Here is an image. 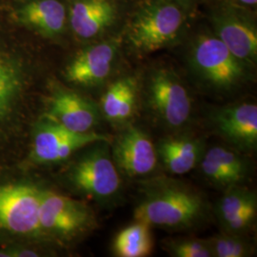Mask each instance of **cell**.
<instances>
[{
    "instance_id": "cell-9",
    "label": "cell",
    "mask_w": 257,
    "mask_h": 257,
    "mask_svg": "<svg viewBox=\"0 0 257 257\" xmlns=\"http://www.w3.org/2000/svg\"><path fill=\"white\" fill-rule=\"evenodd\" d=\"M113 162L121 175L144 177L156 170L158 156L156 145L141 128L128 126L110 144Z\"/></svg>"
},
{
    "instance_id": "cell-15",
    "label": "cell",
    "mask_w": 257,
    "mask_h": 257,
    "mask_svg": "<svg viewBox=\"0 0 257 257\" xmlns=\"http://www.w3.org/2000/svg\"><path fill=\"white\" fill-rule=\"evenodd\" d=\"M48 119L74 133L93 132L99 120L97 107L76 92L58 90L50 101Z\"/></svg>"
},
{
    "instance_id": "cell-12",
    "label": "cell",
    "mask_w": 257,
    "mask_h": 257,
    "mask_svg": "<svg viewBox=\"0 0 257 257\" xmlns=\"http://www.w3.org/2000/svg\"><path fill=\"white\" fill-rule=\"evenodd\" d=\"M216 134L241 152H251L257 145V106L237 103L223 107L211 114Z\"/></svg>"
},
{
    "instance_id": "cell-5",
    "label": "cell",
    "mask_w": 257,
    "mask_h": 257,
    "mask_svg": "<svg viewBox=\"0 0 257 257\" xmlns=\"http://www.w3.org/2000/svg\"><path fill=\"white\" fill-rule=\"evenodd\" d=\"M146 99L153 114L168 128H181L191 118L190 93L178 75L169 68H158L150 73Z\"/></svg>"
},
{
    "instance_id": "cell-27",
    "label": "cell",
    "mask_w": 257,
    "mask_h": 257,
    "mask_svg": "<svg viewBox=\"0 0 257 257\" xmlns=\"http://www.w3.org/2000/svg\"><path fill=\"white\" fill-rule=\"evenodd\" d=\"M7 256H12V255L10 254V252H3V251H0V257Z\"/></svg>"
},
{
    "instance_id": "cell-20",
    "label": "cell",
    "mask_w": 257,
    "mask_h": 257,
    "mask_svg": "<svg viewBox=\"0 0 257 257\" xmlns=\"http://www.w3.org/2000/svg\"><path fill=\"white\" fill-rule=\"evenodd\" d=\"M22 87L23 73L20 65L0 51V123L16 105Z\"/></svg>"
},
{
    "instance_id": "cell-6",
    "label": "cell",
    "mask_w": 257,
    "mask_h": 257,
    "mask_svg": "<svg viewBox=\"0 0 257 257\" xmlns=\"http://www.w3.org/2000/svg\"><path fill=\"white\" fill-rule=\"evenodd\" d=\"M96 219L86 204L62 194L42 191L39 210L41 233L71 241L94 230Z\"/></svg>"
},
{
    "instance_id": "cell-18",
    "label": "cell",
    "mask_w": 257,
    "mask_h": 257,
    "mask_svg": "<svg viewBox=\"0 0 257 257\" xmlns=\"http://www.w3.org/2000/svg\"><path fill=\"white\" fill-rule=\"evenodd\" d=\"M138 83L135 76H123L107 88L101 98L103 116L114 124L132 119L137 109Z\"/></svg>"
},
{
    "instance_id": "cell-16",
    "label": "cell",
    "mask_w": 257,
    "mask_h": 257,
    "mask_svg": "<svg viewBox=\"0 0 257 257\" xmlns=\"http://www.w3.org/2000/svg\"><path fill=\"white\" fill-rule=\"evenodd\" d=\"M156 147L158 159L170 174L175 175L191 172L200 162L205 152L202 140L188 135L163 138Z\"/></svg>"
},
{
    "instance_id": "cell-1",
    "label": "cell",
    "mask_w": 257,
    "mask_h": 257,
    "mask_svg": "<svg viewBox=\"0 0 257 257\" xmlns=\"http://www.w3.org/2000/svg\"><path fill=\"white\" fill-rule=\"evenodd\" d=\"M135 209V220L152 227L186 230L206 217L208 204L193 187L171 178L144 181Z\"/></svg>"
},
{
    "instance_id": "cell-10",
    "label": "cell",
    "mask_w": 257,
    "mask_h": 257,
    "mask_svg": "<svg viewBox=\"0 0 257 257\" xmlns=\"http://www.w3.org/2000/svg\"><path fill=\"white\" fill-rule=\"evenodd\" d=\"M121 39L99 41L79 52L65 68V77L81 87H95L110 76L119 55Z\"/></svg>"
},
{
    "instance_id": "cell-8",
    "label": "cell",
    "mask_w": 257,
    "mask_h": 257,
    "mask_svg": "<svg viewBox=\"0 0 257 257\" xmlns=\"http://www.w3.org/2000/svg\"><path fill=\"white\" fill-rule=\"evenodd\" d=\"M42 190L31 185L0 186V229L16 234L41 232L39 210Z\"/></svg>"
},
{
    "instance_id": "cell-11",
    "label": "cell",
    "mask_w": 257,
    "mask_h": 257,
    "mask_svg": "<svg viewBox=\"0 0 257 257\" xmlns=\"http://www.w3.org/2000/svg\"><path fill=\"white\" fill-rule=\"evenodd\" d=\"M109 138L96 132L74 133L48 119L36 133L32 156L38 163H55L69 158L92 143L110 140Z\"/></svg>"
},
{
    "instance_id": "cell-25",
    "label": "cell",
    "mask_w": 257,
    "mask_h": 257,
    "mask_svg": "<svg viewBox=\"0 0 257 257\" xmlns=\"http://www.w3.org/2000/svg\"><path fill=\"white\" fill-rule=\"evenodd\" d=\"M169 1L175 2V3H177V4L181 5L184 8H187L190 4L193 3V0H169Z\"/></svg>"
},
{
    "instance_id": "cell-13",
    "label": "cell",
    "mask_w": 257,
    "mask_h": 257,
    "mask_svg": "<svg viewBox=\"0 0 257 257\" xmlns=\"http://www.w3.org/2000/svg\"><path fill=\"white\" fill-rule=\"evenodd\" d=\"M199 163L204 177L224 190L241 185L250 173V165L245 156L235 149L223 146H213L204 152Z\"/></svg>"
},
{
    "instance_id": "cell-17",
    "label": "cell",
    "mask_w": 257,
    "mask_h": 257,
    "mask_svg": "<svg viewBox=\"0 0 257 257\" xmlns=\"http://www.w3.org/2000/svg\"><path fill=\"white\" fill-rule=\"evenodd\" d=\"M19 19L43 37H55L64 32L68 14L59 0H31L19 10Z\"/></svg>"
},
{
    "instance_id": "cell-26",
    "label": "cell",
    "mask_w": 257,
    "mask_h": 257,
    "mask_svg": "<svg viewBox=\"0 0 257 257\" xmlns=\"http://www.w3.org/2000/svg\"><path fill=\"white\" fill-rule=\"evenodd\" d=\"M236 1L245 6H254L257 3V0H236Z\"/></svg>"
},
{
    "instance_id": "cell-21",
    "label": "cell",
    "mask_w": 257,
    "mask_h": 257,
    "mask_svg": "<svg viewBox=\"0 0 257 257\" xmlns=\"http://www.w3.org/2000/svg\"><path fill=\"white\" fill-rule=\"evenodd\" d=\"M257 206L256 193L241 185L225 190L215 207V215L224 230L239 213Z\"/></svg>"
},
{
    "instance_id": "cell-22",
    "label": "cell",
    "mask_w": 257,
    "mask_h": 257,
    "mask_svg": "<svg viewBox=\"0 0 257 257\" xmlns=\"http://www.w3.org/2000/svg\"><path fill=\"white\" fill-rule=\"evenodd\" d=\"M205 240L212 256L248 257L253 254V246L239 234L223 230Z\"/></svg>"
},
{
    "instance_id": "cell-2",
    "label": "cell",
    "mask_w": 257,
    "mask_h": 257,
    "mask_svg": "<svg viewBox=\"0 0 257 257\" xmlns=\"http://www.w3.org/2000/svg\"><path fill=\"white\" fill-rule=\"evenodd\" d=\"M186 8L169 0H148L128 20L125 30L128 46L138 55H148L172 45L183 32Z\"/></svg>"
},
{
    "instance_id": "cell-24",
    "label": "cell",
    "mask_w": 257,
    "mask_h": 257,
    "mask_svg": "<svg viewBox=\"0 0 257 257\" xmlns=\"http://www.w3.org/2000/svg\"><path fill=\"white\" fill-rule=\"evenodd\" d=\"M37 252L33 251V250H28V249H23L19 251H15L13 252L12 256H37Z\"/></svg>"
},
{
    "instance_id": "cell-14",
    "label": "cell",
    "mask_w": 257,
    "mask_h": 257,
    "mask_svg": "<svg viewBox=\"0 0 257 257\" xmlns=\"http://www.w3.org/2000/svg\"><path fill=\"white\" fill-rule=\"evenodd\" d=\"M68 16L74 36L92 40L113 26L117 7L113 0H72Z\"/></svg>"
},
{
    "instance_id": "cell-7",
    "label": "cell",
    "mask_w": 257,
    "mask_h": 257,
    "mask_svg": "<svg viewBox=\"0 0 257 257\" xmlns=\"http://www.w3.org/2000/svg\"><path fill=\"white\" fill-rule=\"evenodd\" d=\"M214 35L232 55L249 66L256 63L257 28L253 18L235 4L223 3L211 13Z\"/></svg>"
},
{
    "instance_id": "cell-4",
    "label": "cell",
    "mask_w": 257,
    "mask_h": 257,
    "mask_svg": "<svg viewBox=\"0 0 257 257\" xmlns=\"http://www.w3.org/2000/svg\"><path fill=\"white\" fill-rule=\"evenodd\" d=\"M90 151L74 163L69 178L74 188L99 203H109L121 190V174L113 162L110 140L92 143Z\"/></svg>"
},
{
    "instance_id": "cell-23",
    "label": "cell",
    "mask_w": 257,
    "mask_h": 257,
    "mask_svg": "<svg viewBox=\"0 0 257 257\" xmlns=\"http://www.w3.org/2000/svg\"><path fill=\"white\" fill-rule=\"evenodd\" d=\"M164 248L172 256L212 257L205 239H172L166 241Z\"/></svg>"
},
{
    "instance_id": "cell-19",
    "label": "cell",
    "mask_w": 257,
    "mask_h": 257,
    "mask_svg": "<svg viewBox=\"0 0 257 257\" xmlns=\"http://www.w3.org/2000/svg\"><path fill=\"white\" fill-rule=\"evenodd\" d=\"M154 248L151 227L140 221H135L122 229L112 242V252L117 257H146Z\"/></svg>"
},
{
    "instance_id": "cell-3",
    "label": "cell",
    "mask_w": 257,
    "mask_h": 257,
    "mask_svg": "<svg viewBox=\"0 0 257 257\" xmlns=\"http://www.w3.org/2000/svg\"><path fill=\"white\" fill-rule=\"evenodd\" d=\"M190 62L198 78L220 92L236 89L247 77V65L225 46L214 34H202L193 42Z\"/></svg>"
}]
</instances>
